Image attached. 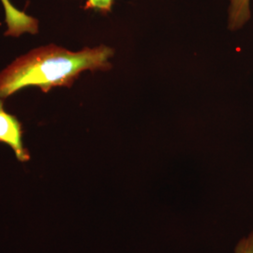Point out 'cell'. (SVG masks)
<instances>
[{
  "mask_svg": "<svg viewBox=\"0 0 253 253\" xmlns=\"http://www.w3.org/2000/svg\"><path fill=\"white\" fill-rule=\"evenodd\" d=\"M115 50L106 45L73 52L50 43L22 54L0 72V100L26 87L48 93L54 87H72L80 74L107 72Z\"/></svg>",
  "mask_w": 253,
  "mask_h": 253,
  "instance_id": "obj_1",
  "label": "cell"
},
{
  "mask_svg": "<svg viewBox=\"0 0 253 253\" xmlns=\"http://www.w3.org/2000/svg\"><path fill=\"white\" fill-rule=\"evenodd\" d=\"M23 125L13 115L4 109V102L0 100V143L6 144L13 150L16 159L21 163L30 161V153L24 145Z\"/></svg>",
  "mask_w": 253,
  "mask_h": 253,
  "instance_id": "obj_2",
  "label": "cell"
},
{
  "mask_svg": "<svg viewBox=\"0 0 253 253\" xmlns=\"http://www.w3.org/2000/svg\"><path fill=\"white\" fill-rule=\"evenodd\" d=\"M251 0H231L229 8V28L237 30L251 19Z\"/></svg>",
  "mask_w": 253,
  "mask_h": 253,
  "instance_id": "obj_3",
  "label": "cell"
},
{
  "mask_svg": "<svg viewBox=\"0 0 253 253\" xmlns=\"http://www.w3.org/2000/svg\"><path fill=\"white\" fill-rule=\"evenodd\" d=\"M114 0H85L84 9H96L106 14L112 11Z\"/></svg>",
  "mask_w": 253,
  "mask_h": 253,
  "instance_id": "obj_4",
  "label": "cell"
},
{
  "mask_svg": "<svg viewBox=\"0 0 253 253\" xmlns=\"http://www.w3.org/2000/svg\"><path fill=\"white\" fill-rule=\"evenodd\" d=\"M235 253H253V232L240 239L235 247Z\"/></svg>",
  "mask_w": 253,
  "mask_h": 253,
  "instance_id": "obj_5",
  "label": "cell"
}]
</instances>
